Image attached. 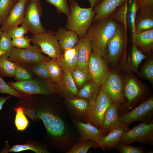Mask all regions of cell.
I'll list each match as a JSON object with an SVG mask.
<instances>
[{
	"label": "cell",
	"mask_w": 153,
	"mask_h": 153,
	"mask_svg": "<svg viewBox=\"0 0 153 153\" xmlns=\"http://www.w3.org/2000/svg\"><path fill=\"white\" fill-rule=\"evenodd\" d=\"M31 38L33 44L38 45L42 52L49 58L58 61L61 56L58 40L52 30L33 35Z\"/></svg>",
	"instance_id": "5b68a950"
},
{
	"label": "cell",
	"mask_w": 153,
	"mask_h": 153,
	"mask_svg": "<svg viewBox=\"0 0 153 153\" xmlns=\"http://www.w3.org/2000/svg\"><path fill=\"white\" fill-rule=\"evenodd\" d=\"M49 81L35 78L22 81L9 82L8 84L20 93L28 95H47L53 94L55 91L54 86Z\"/></svg>",
	"instance_id": "8992f818"
},
{
	"label": "cell",
	"mask_w": 153,
	"mask_h": 153,
	"mask_svg": "<svg viewBox=\"0 0 153 153\" xmlns=\"http://www.w3.org/2000/svg\"><path fill=\"white\" fill-rule=\"evenodd\" d=\"M0 93L7 94L19 98L23 95L20 93L15 90L7 84L0 75Z\"/></svg>",
	"instance_id": "7bdbcfd3"
},
{
	"label": "cell",
	"mask_w": 153,
	"mask_h": 153,
	"mask_svg": "<svg viewBox=\"0 0 153 153\" xmlns=\"http://www.w3.org/2000/svg\"><path fill=\"white\" fill-rule=\"evenodd\" d=\"M64 72H71L77 67L78 49L76 45L74 47L66 50L57 61Z\"/></svg>",
	"instance_id": "cb8c5ba5"
},
{
	"label": "cell",
	"mask_w": 153,
	"mask_h": 153,
	"mask_svg": "<svg viewBox=\"0 0 153 153\" xmlns=\"http://www.w3.org/2000/svg\"><path fill=\"white\" fill-rule=\"evenodd\" d=\"M128 130L124 128L119 127L110 130L100 139L101 148L104 151L106 149L111 150L115 149L124 134Z\"/></svg>",
	"instance_id": "7402d4cb"
},
{
	"label": "cell",
	"mask_w": 153,
	"mask_h": 153,
	"mask_svg": "<svg viewBox=\"0 0 153 153\" xmlns=\"http://www.w3.org/2000/svg\"><path fill=\"white\" fill-rule=\"evenodd\" d=\"M52 5L60 14L63 13L67 16L70 13V8L68 0H44Z\"/></svg>",
	"instance_id": "ab89813d"
},
{
	"label": "cell",
	"mask_w": 153,
	"mask_h": 153,
	"mask_svg": "<svg viewBox=\"0 0 153 153\" xmlns=\"http://www.w3.org/2000/svg\"><path fill=\"white\" fill-rule=\"evenodd\" d=\"M24 112L26 115L28 116L32 120L36 121L40 119L36 111L32 109L26 108L24 110Z\"/></svg>",
	"instance_id": "7dc6e473"
},
{
	"label": "cell",
	"mask_w": 153,
	"mask_h": 153,
	"mask_svg": "<svg viewBox=\"0 0 153 153\" xmlns=\"http://www.w3.org/2000/svg\"><path fill=\"white\" fill-rule=\"evenodd\" d=\"M42 11L41 0H27L22 24L25 25L33 35L46 31L41 21Z\"/></svg>",
	"instance_id": "ba28073f"
},
{
	"label": "cell",
	"mask_w": 153,
	"mask_h": 153,
	"mask_svg": "<svg viewBox=\"0 0 153 153\" xmlns=\"http://www.w3.org/2000/svg\"><path fill=\"white\" fill-rule=\"evenodd\" d=\"M100 86L90 79L78 90L76 97L86 99L89 101H94L99 93Z\"/></svg>",
	"instance_id": "484cf974"
},
{
	"label": "cell",
	"mask_w": 153,
	"mask_h": 153,
	"mask_svg": "<svg viewBox=\"0 0 153 153\" xmlns=\"http://www.w3.org/2000/svg\"><path fill=\"white\" fill-rule=\"evenodd\" d=\"M121 105L119 103H113L105 110L102 124L99 129L105 135L116 128L122 127L127 130L130 129L129 125L122 123L119 120L118 111Z\"/></svg>",
	"instance_id": "9a60e30c"
},
{
	"label": "cell",
	"mask_w": 153,
	"mask_h": 153,
	"mask_svg": "<svg viewBox=\"0 0 153 153\" xmlns=\"http://www.w3.org/2000/svg\"><path fill=\"white\" fill-rule=\"evenodd\" d=\"M28 31L27 27L24 25L22 24L20 26L11 28L7 32L10 37L12 39L24 36Z\"/></svg>",
	"instance_id": "ee69618b"
},
{
	"label": "cell",
	"mask_w": 153,
	"mask_h": 153,
	"mask_svg": "<svg viewBox=\"0 0 153 153\" xmlns=\"http://www.w3.org/2000/svg\"><path fill=\"white\" fill-rule=\"evenodd\" d=\"M99 147L100 148V146L97 143L94 141L90 140L75 144L67 153H86L90 148H96Z\"/></svg>",
	"instance_id": "1f68e13d"
},
{
	"label": "cell",
	"mask_w": 153,
	"mask_h": 153,
	"mask_svg": "<svg viewBox=\"0 0 153 153\" xmlns=\"http://www.w3.org/2000/svg\"><path fill=\"white\" fill-rule=\"evenodd\" d=\"M128 20L131 28L132 39H133L135 33V22L138 8L136 0H128Z\"/></svg>",
	"instance_id": "8d00e7d4"
},
{
	"label": "cell",
	"mask_w": 153,
	"mask_h": 153,
	"mask_svg": "<svg viewBox=\"0 0 153 153\" xmlns=\"http://www.w3.org/2000/svg\"><path fill=\"white\" fill-rule=\"evenodd\" d=\"M25 109L24 105L19 106L14 109L16 112L15 124L18 131L24 130L30 123L24 112Z\"/></svg>",
	"instance_id": "f546056e"
},
{
	"label": "cell",
	"mask_w": 153,
	"mask_h": 153,
	"mask_svg": "<svg viewBox=\"0 0 153 153\" xmlns=\"http://www.w3.org/2000/svg\"><path fill=\"white\" fill-rule=\"evenodd\" d=\"M70 109L77 115L85 118L89 106V101L76 96L67 98Z\"/></svg>",
	"instance_id": "4316f807"
},
{
	"label": "cell",
	"mask_w": 153,
	"mask_h": 153,
	"mask_svg": "<svg viewBox=\"0 0 153 153\" xmlns=\"http://www.w3.org/2000/svg\"><path fill=\"white\" fill-rule=\"evenodd\" d=\"M141 74L150 82H153V60L152 59L148 60L144 63L142 67Z\"/></svg>",
	"instance_id": "b9f144b4"
},
{
	"label": "cell",
	"mask_w": 153,
	"mask_h": 153,
	"mask_svg": "<svg viewBox=\"0 0 153 153\" xmlns=\"http://www.w3.org/2000/svg\"><path fill=\"white\" fill-rule=\"evenodd\" d=\"M138 10L153 12V0H136Z\"/></svg>",
	"instance_id": "bcb514c9"
},
{
	"label": "cell",
	"mask_w": 153,
	"mask_h": 153,
	"mask_svg": "<svg viewBox=\"0 0 153 153\" xmlns=\"http://www.w3.org/2000/svg\"><path fill=\"white\" fill-rule=\"evenodd\" d=\"M87 71L91 79L100 86L110 73L104 59L99 54L93 51L90 56Z\"/></svg>",
	"instance_id": "7c38bea8"
},
{
	"label": "cell",
	"mask_w": 153,
	"mask_h": 153,
	"mask_svg": "<svg viewBox=\"0 0 153 153\" xmlns=\"http://www.w3.org/2000/svg\"><path fill=\"white\" fill-rule=\"evenodd\" d=\"M76 46L78 56L77 67L87 71L90 56L92 51L91 41L86 34L79 38Z\"/></svg>",
	"instance_id": "ffe728a7"
},
{
	"label": "cell",
	"mask_w": 153,
	"mask_h": 153,
	"mask_svg": "<svg viewBox=\"0 0 153 153\" xmlns=\"http://www.w3.org/2000/svg\"><path fill=\"white\" fill-rule=\"evenodd\" d=\"M123 93L127 102L119 107L118 111L119 115L130 111L145 97L148 94L147 91L132 78L128 79L124 85Z\"/></svg>",
	"instance_id": "52a82bcc"
},
{
	"label": "cell",
	"mask_w": 153,
	"mask_h": 153,
	"mask_svg": "<svg viewBox=\"0 0 153 153\" xmlns=\"http://www.w3.org/2000/svg\"><path fill=\"white\" fill-rule=\"evenodd\" d=\"M45 61H41L31 65L32 71L37 78L51 81V79Z\"/></svg>",
	"instance_id": "d6a6232c"
},
{
	"label": "cell",
	"mask_w": 153,
	"mask_h": 153,
	"mask_svg": "<svg viewBox=\"0 0 153 153\" xmlns=\"http://www.w3.org/2000/svg\"><path fill=\"white\" fill-rule=\"evenodd\" d=\"M70 13L67 16L65 28L77 33L79 38L86 35L95 14L93 7H80L76 0H69Z\"/></svg>",
	"instance_id": "7a4b0ae2"
},
{
	"label": "cell",
	"mask_w": 153,
	"mask_h": 153,
	"mask_svg": "<svg viewBox=\"0 0 153 153\" xmlns=\"http://www.w3.org/2000/svg\"><path fill=\"white\" fill-rule=\"evenodd\" d=\"M103 0H88L90 7L94 8L99 3Z\"/></svg>",
	"instance_id": "681fc988"
},
{
	"label": "cell",
	"mask_w": 153,
	"mask_h": 153,
	"mask_svg": "<svg viewBox=\"0 0 153 153\" xmlns=\"http://www.w3.org/2000/svg\"><path fill=\"white\" fill-rule=\"evenodd\" d=\"M71 73L77 87L81 88L91 79L86 70L77 67Z\"/></svg>",
	"instance_id": "d590c367"
},
{
	"label": "cell",
	"mask_w": 153,
	"mask_h": 153,
	"mask_svg": "<svg viewBox=\"0 0 153 153\" xmlns=\"http://www.w3.org/2000/svg\"><path fill=\"white\" fill-rule=\"evenodd\" d=\"M50 59L42 54L40 47L37 45L31 46L26 49L18 48L14 46L9 60L16 63L31 65L35 63L46 61Z\"/></svg>",
	"instance_id": "9c48e42d"
},
{
	"label": "cell",
	"mask_w": 153,
	"mask_h": 153,
	"mask_svg": "<svg viewBox=\"0 0 153 153\" xmlns=\"http://www.w3.org/2000/svg\"><path fill=\"white\" fill-rule=\"evenodd\" d=\"M54 90L67 98L76 96L78 90L69 72H64L61 81L55 84Z\"/></svg>",
	"instance_id": "44dd1931"
},
{
	"label": "cell",
	"mask_w": 153,
	"mask_h": 153,
	"mask_svg": "<svg viewBox=\"0 0 153 153\" xmlns=\"http://www.w3.org/2000/svg\"><path fill=\"white\" fill-rule=\"evenodd\" d=\"M153 97L151 96L131 111L118 117L119 121L128 125L135 122L153 123Z\"/></svg>",
	"instance_id": "277c9868"
},
{
	"label": "cell",
	"mask_w": 153,
	"mask_h": 153,
	"mask_svg": "<svg viewBox=\"0 0 153 153\" xmlns=\"http://www.w3.org/2000/svg\"><path fill=\"white\" fill-rule=\"evenodd\" d=\"M146 58V56L139 50L134 43L131 50V59L130 68L131 70L137 72L138 67L142 61Z\"/></svg>",
	"instance_id": "e575fe53"
},
{
	"label": "cell",
	"mask_w": 153,
	"mask_h": 153,
	"mask_svg": "<svg viewBox=\"0 0 153 153\" xmlns=\"http://www.w3.org/2000/svg\"><path fill=\"white\" fill-rule=\"evenodd\" d=\"M3 31L1 30V28H0V37L2 34Z\"/></svg>",
	"instance_id": "816d5d0a"
},
{
	"label": "cell",
	"mask_w": 153,
	"mask_h": 153,
	"mask_svg": "<svg viewBox=\"0 0 153 153\" xmlns=\"http://www.w3.org/2000/svg\"><path fill=\"white\" fill-rule=\"evenodd\" d=\"M27 0H18L1 28L7 31L12 27L18 26L23 23L26 5Z\"/></svg>",
	"instance_id": "2e32d148"
},
{
	"label": "cell",
	"mask_w": 153,
	"mask_h": 153,
	"mask_svg": "<svg viewBox=\"0 0 153 153\" xmlns=\"http://www.w3.org/2000/svg\"><path fill=\"white\" fill-rule=\"evenodd\" d=\"M48 71L51 81L57 84L63 78L64 72L62 67L56 59H50L45 62Z\"/></svg>",
	"instance_id": "83f0119b"
},
{
	"label": "cell",
	"mask_w": 153,
	"mask_h": 153,
	"mask_svg": "<svg viewBox=\"0 0 153 153\" xmlns=\"http://www.w3.org/2000/svg\"><path fill=\"white\" fill-rule=\"evenodd\" d=\"M17 63L0 57V75L4 77H14L16 72Z\"/></svg>",
	"instance_id": "4dcf8cb0"
},
{
	"label": "cell",
	"mask_w": 153,
	"mask_h": 153,
	"mask_svg": "<svg viewBox=\"0 0 153 153\" xmlns=\"http://www.w3.org/2000/svg\"><path fill=\"white\" fill-rule=\"evenodd\" d=\"M115 149L120 153H145L146 152L142 146H132L120 143L117 144Z\"/></svg>",
	"instance_id": "60d3db41"
},
{
	"label": "cell",
	"mask_w": 153,
	"mask_h": 153,
	"mask_svg": "<svg viewBox=\"0 0 153 153\" xmlns=\"http://www.w3.org/2000/svg\"><path fill=\"white\" fill-rule=\"evenodd\" d=\"M124 37L123 29L120 25L107 43L104 59L112 63L118 61L124 49Z\"/></svg>",
	"instance_id": "5bb4252c"
},
{
	"label": "cell",
	"mask_w": 153,
	"mask_h": 153,
	"mask_svg": "<svg viewBox=\"0 0 153 153\" xmlns=\"http://www.w3.org/2000/svg\"><path fill=\"white\" fill-rule=\"evenodd\" d=\"M137 142L153 145V123L141 122L124 134L119 143L129 144Z\"/></svg>",
	"instance_id": "30bf717a"
},
{
	"label": "cell",
	"mask_w": 153,
	"mask_h": 153,
	"mask_svg": "<svg viewBox=\"0 0 153 153\" xmlns=\"http://www.w3.org/2000/svg\"><path fill=\"white\" fill-rule=\"evenodd\" d=\"M75 121V125L80 135L78 142L93 140L97 143L101 148L100 139L105 135L99 129L89 123Z\"/></svg>",
	"instance_id": "ac0fdd59"
},
{
	"label": "cell",
	"mask_w": 153,
	"mask_h": 153,
	"mask_svg": "<svg viewBox=\"0 0 153 153\" xmlns=\"http://www.w3.org/2000/svg\"><path fill=\"white\" fill-rule=\"evenodd\" d=\"M17 1L0 0V24H2Z\"/></svg>",
	"instance_id": "f35d334b"
},
{
	"label": "cell",
	"mask_w": 153,
	"mask_h": 153,
	"mask_svg": "<svg viewBox=\"0 0 153 153\" xmlns=\"http://www.w3.org/2000/svg\"><path fill=\"white\" fill-rule=\"evenodd\" d=\"M112 103L107 94L100 88L99 93L95 100L89 101L85 117L86 123H89L99 129L105 110Z\"/></svg>",
	"instance_id": "3957f363"
},
{
	"label": "cell",
	"mask_w": 153,
	"mask_h": 153,
	"mask_svg": "<svg viewBox=\"0 0 153 153\" xmlns=\"http://www.w3.org/2000/svg\"><path fill=\"white\" fill-rule=\"evenodd\" d=\"M94 23L91 25L86 35L91 41L92 51L99 53L104 59L107 43L120 25L109 17Z\"/></svg>",
	"instance_id": "6da1fadb"
},
{
	"label": "cell",
	"mask_w": 153,
	"mask_h": 153,
	"mask_svg": "<svg viewBox=\"0 0 153 153\" xmlns=\"http://www.w3.org/2000/svg\"><path fill=\"white\" fill-rule=\"evenodd\" d=\"M127 0H103L93 8L95 14L92 22H96L109 17Z\"/></svg>",
	"instance_id": "e0dca14e"
},
{
	"label": "cell",
	"mask_w": 153,
	"mask_h": 153,
	"mask_svg": "<svg viewBox=\"0 0 153 153\" xmlns=\"http://www.w3.org/2000/svg\"><path fill=\"white\" fill-rule=\"evenodd\" d=\"M16 63L17 67L14 77L17 81L30 80L35 78L31 65L22 63Z\"/></svg>",
	"instance_id": "f1b7e54d"
},
{
	"label": "cell",
	"mask_w": 153,
	"mask_h": 153,
	"mask_svg": "<svg viewBox=\"0 0 153 153\" xmlns=\"http://www.w3.org/2000/svg\"><path fill=\"white\" fill-rule=\"evenodd\" d=\"M124 86L120 76L116 73L112 72L110 73L101 88L113 103L122 104L126 102L124 95Z\"/></svg>",
	"instance_id": "4fadbf2b"
},
{
	"label": "cell",
	"mask_w": 153,
	"mask_h": 153,
	"mask_svg": "<svg viewBox=\"0 0 153 153\" xmlns=\"http://www.w3.org/2000/svg\"><path fill=\"white\" fill-rule=\"evenodd\" d=\"M135 31L153 29V12L138 10L135 22Z\"/></svg>",
	"instance_id": "d4e9b609"
},
{
	"label": "cell",
	"mask_w": 153,
	"mask_h": 153,
	"mask_svg": "<svg viewBox=\"0 0 153 153\" xmlns=\"http://www.w3.org/2000/svg\"><path fill=\"white\" fill-rule=\"evenodd\" d=\"M12 40L13 46L17 48L26 49L31 46L30 43L31 42V39L27 36H24Z\"/></svg>",
	"instance_id": "f6af8a7d"
},
{
	"label": "cell",
	"mask_w": 153,
	"mask_h": 153,
	"mask_svg": "<svg viewBox=\"0 0 153 153\" xmlns=\"http://www.w3.org/2000/svg\"><path fill=\"white\" fill-rule=\"evenodd\" d=\"M40 119L42 121L49 133L60 140L65 138L66 127L60 116L45 109L36 111Z\"/></svg>",
	"instance_id": "8fae6325"
},
{
	"label": "cell",
	"mask_w": 153,
	"mask_h": 153,
	"mask_svg": "<svg viewBox=\"0 0 153 153\" xmlns=\"http://www.w3.org/2000/svg\"><path fill=\"white\" fill-rule=\"evenodd\" d=\"M12 97V96L11 95L5 97L0 96V110L3 109V105L6 101Z\"/></svg>",
	"instance_id": "c3c4849f"
},
{
	"label": "cell",
	"mask_w": 153,
	"mask_h": 153,
	"mask_svg": "<svg viewBox=\"0 0 153 153\" xmlns=\"http://www.w3.org/2000/svg\"><path fill=\"white\" fill-rule=\"evenodd\" d=\"M132 41L142 52H150L153 48V29L135 31Z\"/></svg>",
	"instance_id": "603a6c76"
},
{
	"label": "cell",
	"mask_w": 153,
	"mask_h": 153,
	"mask_svg": "<svg viewBox=\"0 0 153 153\" xmlns=\"http://www.w3.org/2000/svg\"><path fill=\"white\" fill-rule=\"evenodd\" d=\"M54 33L58 39L62 53L75 47L79 41V38L76 33L66 28L60 27Z\"/></svg>",
	"instance_id": "d6986e66"
},
{
	"label": "cell",
	"mask_w": 153,
	"mask_h": 153,
	"mask_svg": "<svg viewBox=\"0 0 153 153\" xmlns=\"http://www.w3.org/2000/svg\"><path fill=\"white\" fill-rule=\"evenodd\" d=\"M32 150L36 153H47L48 152L44 148L34 145L31 143H27L14 146L8 150V152H19L26 150Z\"/></svg>",
	"instance_id": "74e56055"
},
{
	"label": "cell",
	"mask_w": 153,
	"mask_h": 153,
	"mask_svg": "<svg viewBox=\"0 0 153 153\" xmlns=\"http://www.w3.org/2000/svg\"><path fill=\"white\" fill-rule=\"evenodd\" d=\"M13 47L12 39L7 31H3L0 37V50L5 54L0 57L7 59L11 54Z\"/></svg>",
	"instance_id": "836d02e7"
},
{
	"label": "cell",
	"mask_w": 153,
	"mask_h": 153,
	"mask_svg": "<svg viewBox=\"0 0 153 153\" xmlns=\"http://www.w3.org/2000/svg\"><path fill=\"white\" fill-rule=\"evenodd\" d=\"M5 54V52L0 50V57Z\"/></svg>",
	"instance_id": "f907efd6"
}]
</instances>
